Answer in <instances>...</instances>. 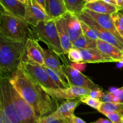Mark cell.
Instances as JSON below:
<instances>
[{
    "instance_id": "1",
    "label": "cell",
    "mask_w": 123,
    "mask_h": 123,
    "mask_svg": "<svg viewBox=\"0 0 123 123\" xmlns=\"http://www.w3.org/2000/svg\"><path fill=\"white\" fill-rule=\"evenodd\" d=\"M40 118L9 79L0 78V123H39Z\"/></svg>"
},
{
    "instance_id": "2",
    "label": "cell",
    "mask_w": 123,
    "mask_h": 123,
    "mask_svg": "<svg viewBox=\"0 0 123 123\" xmlns=\"http://www.w3.org/2000/svg\"><path fill=\"white\" fill-rule=\"evenodd\" d=\"M9 81L40 117L47 116L55 111L56 100L20 68L18 67L11 75Z\"/></svg>"
},
{
    "instance_id": "3",
    "label": "cell",
    "mask_w": 123,
    "mask_h": 123,
    "mask_svg": "<svg viewBox=\"0 0 123 123\" xmlns=\"http://www.w3.org/2000/svg\"><path fill=\"white\" fill-rule=\"evenodd\" d=\"M26 40L10 39L0 35V78H8L25 56Z\"/></svg>"
},
{
    "instance_id": "4",
    "label": "cell",
    "mask_w": 123,
    "mask_h": 123,
    "mask_svg": "<svg viewBox=\"0 0 123 123\" xmlns=\"http://www.w3.org/2000/svg\"><path fill=\"white\" fill-rule=\"evenodd\" d=\"M30 26V37L45 43L49 50L60 56L64 55L56 26V20L42 21L36 26Z\"/></svg>"
},
{
    "instance_id": "5",
    "label": "cell",
    "mask_w": 123,
    "mask_h": 123,
    "mask_svg": "<svg viewBox=\"0 0 123 123\" xmlns=\"http://www.w3.org/2000/svg\"><path fill=\"white\" fill-rule=\"evenodd\" d=\"M0 35L16 40L27 39L30 37V26L25 20L16 16L1 6Z\"/></svg>"
},
{
    "instance_id": "6",
    "label": "cell",
    "mask_w": 123,
    "mask_h": 123,
    "mask_svg": "<svg viewBox=\"0 0 123 123\" xmlns=\"http://www.w3.org/2000/svg\"><path fill=\"white\" fill-rule=\"evenodd\" d=\"M19 67L44 89L59 88L58 85L48 74L43 66L36 62L23 60Z\"/></svg>"
},
{
    "instance_id": "7",
    "label": "cell",
    "mask_w": 123,
    "mask_h": 123,
    "mask_svg": "<svg viewBox=\"0 0 123 123\" xmlns=\"http://www.w3.org/2000/svg\"><path fill=\"white\" fill-rule=\"evenodd\" d=\"M62 61H63L62 67H63L64 71L70 86H80V87L86 88L90 90L102 89V87L95 84L91 79H90L86 76L84 75L73 65L69 64L68 62H66L64 58Z\"/></svg>"
},
{
    "instance_id": "8",
    "label": "cell",
    "mask_w": 123,
    "mask_h": 123,
    "mask_svg": "<svg viewBox=\"0 0 123 123\" xmlns=\"http://www.w3.org/2000/svg\"><path fill=\"white\" fill-rule=\"evenodd\" d=\"M78 18L82 21L87 24L91 28L96 32L100 39H102L108 43L113 44L123 51V40L118 38L115 35L110 31L103 28L97 22L82 13L77 14Z\"/></svg>"
},
{
    "instance_id": "9",
    "label": "cell",
    "mask_w": 123,
    "mask_h": 123,
    "mask_svg": "<svg viewBox=\"0 0 123 123\" xmlns=\"http://www.w3.org/2000/svg\"><path fill=\"white\" fill-rule=\"evenodd\" d=\"M48 94L55 100H69L89 95L91 90L80 86H70L68 88L56 89H44Z\"/></svg>"
},
{
    "instance_id": "10",
    "label": "cell",
    "mask_w": 123,
    "mask_h": 123,
    "mask_svg": "<svg viewBox=\"0 0 123 123\" xmlns=\"http://www.w3.org/2000/svg\"><path fill=\"white\" fill-rule=\"evenodd\" d=\"M50 20L45 10L35 0H28L25 21L30 25L36 26L42 21Z\"/></svg>"
},
{
    "instance_id": "11",
    "label": "cell",
    "mask_w": 123,
    "mask_h": 123,
    "mask_svg": "<svg viewBox=\"0 0 123 123\" xmlns=\"http://www.w3.org/2000/svg\"><path fill=\"white\" fill-rule=\"evenodd\" d=\"M25 56L26 59L24 60L36 62L42 66L44 65V49L41 47L38 41L31 37H28L26 40Z\"/></svg>"
},
{
    "instance_id": "12",
    "label": "cell",
    "mask_w": 123,
    "mask_h": 123,
    "mask_svg": "<svg viewBox=\"0 0 123 123\" xmlns=\"http://www.w3.org/2000/svg\"><path fill=\"white\" fill-rule=\"evenodd\" d=\"M60 56L55 52L49 49L47 50L44 49V65L55 70L59 74L66 87H70V85L66 76L62 64H61L60 62Z\"/></svg>"
},
{
    "instance_id": "13",
    "label": "cell",
    "mask_w": 123,
    "mask_h": 123,
    "mask_svg": "<svg viewBox=\"0 0 123 123\" xmlns=\"http://www.w3.org/2000/svg\"><path fill=\"white\" fill-rule=\"evenodd\" d=\"M82 13H85V14L92 18L93 20L97 22L103 28L111 32L112 33L115 35L118 38L123 40V38L119 34L118 31H117L116 28H115V26L114 25V22H113L111 16V14L98 13L86 8L83 10Z\"/></svg>"
},
{
    "instance_id": "14",
    "label": "cell",
    "mask_w": 123,
    "mask_h": 123,
    "mask_svg": "<svg viewBox=\"0 0 123 123\" xmlns=\"http://www.w3.org/2000/svg\"><path fill=\"white\" fill-rule=\"evenodd\" d=\"M64 16L66 20L67 32L70 40L73 43L83 34L80 20L76 14H73L68 11L65 13Z\"/></svg>"
},
{
    "instance_id": "15",
    "label": "cell",
    "mask_w": 123,
    "mask_h": 123,
    "mask_svg": "<svg viewBox=\"0 0 123 123\" xmlns=\"http://www.w3.org/2000/svg\"><path fill=\"white\" fill-rule=\"evenodd\" d=\"M80 103L82 102L79 97L74 99L66 100L65 102L58 106L56 110L50 115L58 119H65L69 117L74 115V110Z\"/></svg>"
},
{
    "instance_id": "16",
    "label": "cell",
    "mask_w": 123,
    "mask_h": 123,
    "mask_svg": "<svg viewBox=\"0 0 123 123\" xmlns=\"http://www.w3.org/2000/svg\"><path fill=\"white\" fill-rule=\"evenodd\" d=\"M82 55V63H101V62H114L115 60L103 54L98 49H80Z\"/></svg>"
},
{
    "instance_id": "17",
    "label": "cell",
    "mask_w": 123,
    "mask_h": 123,
    "mask_svg": "<svg viewBox=\"0 0 123 123\" xmlns=\"http://www.w3.org/2000/svg\"><path fill=\"white\" fill-rule=\"evenodd\" d=\"M56 26L64 53V54H67L70 49L73 48V46L67 32L66 20L64 14L56 19Z\"/></svg>"
},
{
    "instance_id": "18",
    "label": "cell",
    "mask_w": 123,
    "mask_h": 123,
    "mask_svg": "<svg viewBox=\"0 0 123 123\" xmlns=\"http://www.w3.org/2000/svg\"><path fill=\"white\" fill-rule=\"evenodd\" d=\"M46 11L49 20H56L63 16L67 10L64 0H46Z\"/></svg>"
},
{
    "instance_id": "19",
    "label": "cell",
    "mask_w": 123,
    "mask_h": 123,
    "mask_svg": "<svg viewBox=\"0 0 123 123\" xmlns=\"http://www.w3.org/2000/svg\"><path fill=\"white\" fill-rule=\"evenodd\" d=\"M97 46L100 51L114 59L115 62H121L123 60V51L113 44L98 38Z\"/></svg>"
},
{
    "instance_id": "20",
    "label": "cell",
    "mask_w": 123,
    "mask_h": 123,
    "mask_svg": "<svg viewBox=\"0 0 123 123\" xmlns=\"http://www.w3.org/2000/svg\"><path fill=\"white\" fill-rule=\"evenodd\" d=\"M0 5L10 13L25 20L26 4L18 0H0Z\"/></svg>"
},
{
    "instance_id": "21",
    "label": "cell",
    "mask_w": 123,
    "mask_h": 123,
    "mask_svg": "<svg viewBox=\"0 0 123 123\" xmlns=\"http://www.w3.org/2000/svg\"><path fill=\"white\" fill-rule=\"evenodd\" d=\"M85 8L102 14H112L115 12L120 10L117 6L108 4L103 0H98L92 3H86Z\"/></svg>"
},
{
    "instance_id": "22",
    "label": "cell",
    "mask_w": 123,
    "mask_h": 123,
    "mask_svg": "<svg viewBox=\"0 0 123 123\" xmlns=\"http://www.w3.org/2000/svg\"><path fill=\"white\" fill-rule=\"evenodd\" d=\"M72 46L73 48L79 49H96V50L98 49L97 46V40L88 38L84 34L72 43Z\"/></svg>"
},
{
    "instance_id": "23",
    "label": "cell",
    "mask_w": 123,
    "mask_h": 123,
    "mask_svg": "<svg viewBox=\"0 0 123 123\" xmlns=\"http://www.w3.org/2000/svg\"><path fill=\"white\" fill-rule=\"evenodd\" d=\"M67 11L74 14L82 12L85 8V0H64Z\"/></svg>"
},
{
    "instance_id": "24",
    "label": "cell",
    "mask_w": 123,
    "mask_h": 123,
    "mask_svg": "<svg viewBox=\"0 0 123 123\" xmlns=\"http://www.w3.org/2000/svg\"><path fill=\"white\" fill-rule=\"evenodd\" d=\"M98 112L103 115L109 112H118L123 115V103H103Z\"/></svg>"
},
{
    "instance_id": "25",
    "label": "cell",
    "mask_w": 123,
    "mask_h": 123,
    "mask_svg": "<svg viewBox=\"0 0 123 123\" xmlns=\"http://www.w3.org/2000/svg\"><path fill=\"white\" fill-rule=\"evenodd\" d=\"M79 99L81 101L82 103H85L87 105L89 106L96 109L98 111L102 106L103 102L101 101L100 98H94V97H91L88 96H83L79 97Z\"/></svg>"
},
{
    "instance_id": "26",
    "label": "cell",
    "mask_w": 123,
    "mask_h": 123,
    "mask_svg": "<svg viewBox=\"0 0 123 123\" xmlns=\"http://www.w3.org/2000/svg\"><path fill=\"white\" fill-rule=\"evenodd\" d=\"M111 18L117 31L123 38V14L118 11L111 14Z\"/></svg>"
},
{
    "instance_id": "27",
    "label": "cell",
    "mask_w": 123,
    "mask_h": 123,
    "mask_svg": "<svg viewBox=\"0 0 123 123\" xmlns=\"http://www.w3.org/2000/svg\"><path fill=\"white\" fill-rule=\"evenodd\" d=\"M43 67L44 68L45 70L46 71L48 74H49V76H50V78H51V79L55 82V84L58 85L59 88H67L66 85H65V84H64L63 81L62 80L61 78H60V76H59V74H58L55 70H54L52 69V68H49V67H47L45 65H43Z\"/></svg>"
},
{
    "instance_id": "28",
    "label": "cell",
    "mask_w": 123,
    "mask_h": 123,
    "mask_svg": "<svg viewBox=\"0 0 123 123\" xmlns=\"http://www.w3.org/2000/svg\"><path fill=\"white\" fill-rule=\"evenodd\" d=\"M68 58L70 61L75 63H82L83 57L79 49L72 48L68 52Z\"/></svg>"
},
{
    "instance_id": "29",
    "label": "cell",
    "mask_w": 123,
    "mask_h": 123,
    "mask_svg": "<svg viewBox=\"0 0 123 123\" xmlns=\"http://www.w3.org/2000/svg\"><path fill=\"white\" fill-rule=\"evenodd\" d=\"M79 20H80V19H79ZM80 25H81L82 30L83 31V34H84L86 37L90 38V39L94 40H97L98 38H98V36L97 35V34L96 33V32H95L92 28H91L87 24H85V23L83 21H82L81 20H80Z\"/></svg>"
},
{
    "instance_id": "30",
    "label": "cell",
    "mask_w": 123,
    "mask_h": 123,
    "mask_svg": "<svg viewBox=\"0 0 123 123\" xmlns=\"http://www.w3.org/2000/svg\"><path fill=\"white\" fill-rule=\"evenodd\" d=\"M105 115L113 123H123V115L120 113L109 112Z\"/></svg>"
},
{
    "instance_id": "31",
    "label": "cell",
    "mask_w": 123,
    "mask_h": 123,
    "mask_svg": "<svg viewBox=\"0 0 123 123\" xmlns=\"http://www.w3.org/2000/svg\"><path fill=\"white\" fill-rule=\"evenodd\" d=\"M39 123H66V122L64 119L56 118L49 115L47 116L40 117Z\"/></svg>"
},
{
    "instance_id": "32",
    "label": "cell",
    "mask_w": 123,
    "mask_h": 123,
    "mask_svg": "<svg viewBox=\"0 0 123 123\" xmlns=\"http://www.w3.org/2000/svg\"><path fill=\"white\" fill-rule=\"evenodd\" d=\"M114 95L112 91H105L103 92V94L100 98L101 101L103 103H109L114 102Z\"/></svg>"
},
{
    "instance_id": "33",
    "label": "cell",
    "mask_w": 123,
    "mask_h": 123,
    "mask_svg": "<svg viewBox=\"0 0 123 123\" xmlns=\"http://www.w3.org/2000/svg\"><path fill=\"white\" fill-rule=\"evenodd\" d=\"M66 123H86L84 120L74 115L64 119Z\"/></svg>"
},
{
    "instance_id": "34",
    "label": "cell",
    "mask_w": 123,
    "mask_h": 123,
    "mask_svg": "<svg viewBox=\"0 0 123 123\" xmlns=\"http://www.w3.org/2000/svg\"><path fill=\"white\" fill-rule=\"evenodd\" d=\"M114 96L117 98L118 103H123V87L119 89H116L112 91Z\"/></svg>"
},
{
    "instance_id": "35",
    "label": "cell",
    "mask_w": 123,
    "mask_h": 123,
    "mask_svg": "<svg viewBox=\"0 0 123 123\" xmlns=\"http://www.w3.org/2000/svg\"><path fill=\"white\" fill-rule=\"evenodd\" d=\"M103 94V89H100V90H91L88 96L94 98H100Z\"/></svg>"
},
{
    "instance_id": "36",
    "label": "cell",
    "mask_w": 123,
    "mask_h": 123,
    "mask_svg": "<svg viewBox=\"0 0 123 123\" xmlns=\"http://www.w3.org/2000/svg\"><path fill=\"white\" fill-rule=\"evenodd\" d=\"M91 123H113L109 119H106V118H98V120H96V121H93V122H91Z\"/></svg>"
},
{
    "instance_id": "37",
    "label": "cell",
    "mask_w": 123,
    "mask_h": 123,
    "mask_svg": "<svg viewBox=\"0 0 123 123\" xmlns=\"http://www.w3.org/2000/svg\"><path fill=\"white\" fill-rule=\"evenodd\" d=\"M35 1H37L40 5L41 7L43 8V10L46 11V0H35Z\"/></svg>"
},
{
    "instance_id": "38",
    "label": "cell",
    "mask_w": 123,
    "mask_h": 123,
    "mask_svg": "<svg viewBox=\"0 0 123 123\" xmlns=\"http://www.w3.org/2000/svg\"><path fill=\"white\" fill-rule=\"evenodd\" d=\"M103 1H105L108 4H110L113 5V6H117V0H103ZM118 7V6H117ZM120 9V8H119Z\"/></svg>"
},
{
    "instance_id": "39",
    "label": "cell",
    "mask_w": 123,
    "mask_h": 123,
    "mask_svg": "<svg viewBox=\"0 0 123 123\" xmlns=\"http://www.w3.org/2000/svg\"><path fill=\"white\" fill-rule=\"evenodd\" d=\"M117 3L118 7L120 8V10L122 9L123 8V0H117Z\"/></svg>"
},
{
    "instance_id": "40",
    "label": "cell",
    "mask_w": 123,
    "mask_h": 123,
    "mask_svg": "<svg viewBox=\"0 0 123 123\" xmlns=\"http://www.w3.org/2000/svg\"><path fill=\"white\" fill-rule=\"evenodd\" d=\"M98 1V0H85V3H92V2H94L96 1Z\"/></svg>"
},
{
    "instance_id": "41",
    "label": "cell",
    "mask_w": 123,
    "mask_h": 123,
    "mask_svg": "<svg viewBox=\"0 0 123 123\" xmlns=\"http://www.w3.org/2000/svg\"><path fill=\"white\" fill-rule=\"evenodd\" d=\"M19 1H20V2H22V3L25 4H27L28 3V0H18Z\"/></svg>"
},
{
    "instance_id": "42",
    "label": "cell",
    "mask_w": 123,
    "mask_h": 123,
    "mask_svg": "<svg viewBox=\"0 0 123 123\" xmlns=\"http://www.w3.org/2000/svg\"><path fill=\"white\" fill-rule=\"evenodd\" d=\"M120 12H121V13H123V8L122 9H121V10H120Z\"/></svg>"
},
{
    "instance_id": "43",
    "label": "cell",
    "mask_w": 123,
    "mask_h": 123,
    "mask_svg": "<svg viewBox=\"0 0 123 123\" xmlns=\"http://www.w3.org/2000/svg\"><path fill=\"white\" fill-rule=\"evenodd\" d=\"M121 62H123V60H122V61H121Z\"/></svg>"
}]
</instances>
